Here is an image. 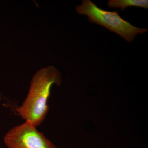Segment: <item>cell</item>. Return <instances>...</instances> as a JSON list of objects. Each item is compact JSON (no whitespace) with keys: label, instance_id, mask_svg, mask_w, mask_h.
Masks as SVG:
<instances>
[{"label":"cell","instance_id":"obj_2","mask_svg":"<svg viewBox=\"0 0 148 148\" xmlns=\"http://www.w3.org/2000/svg\"><path fill=\"white\" fill-rule=\"evenodd\" d=\"M76 10L79 14L87 16L90 22L115 32L129 42L132 41L138 34H142L148 31L146 28L135 27L125 21L119 16L117 10H103L90 0H82V4L77 6Z\"/></svg>","mask_w":148,"mask_h":148},{"label":"cell","instance_id":"obj_3","mask_svg":"<svg viewBox=\"0 0 148 148\" xmlns=\"http://www.w3.org/2000/svg\"><path fill=\"white\" fill-rule=\"evenodd\" d=\"M4 141L8 148H57L28 121L12 127Z\"/></svg>","mask_w":148,"mask_h":148},{"label":"cell","instance_id":"obj_1","mask_svg":"<svg viewBox=\"0 0 148 148\" xmlns=\"http://www.w3.org/2000/svg\"><path fill=\"white\" fill-rule=\"evenodd\" d=\"M61 80V73L54 66H48L38 71L32 78L27 97L16 109L18 114L35 127L41 124L48 111L47 101L51 86L60 85Z\"/></svg>","mask_w":148,"mask_h":148},{"label":"cell","instance_id":"obj_4","mask_svg":"<svg viewBox=\"0 0 148 148\" xmlns=\"http://www.w3.org/2000/svg\"><path fill=\"white\" fill-rule=\"evenodd\" d=\"M108 5L110 8H121L123 11L127 7L135 6L142 7L147 10V0H110Z\"/></svg>","mask_w":148,"mask_h":148}]
</instances>
